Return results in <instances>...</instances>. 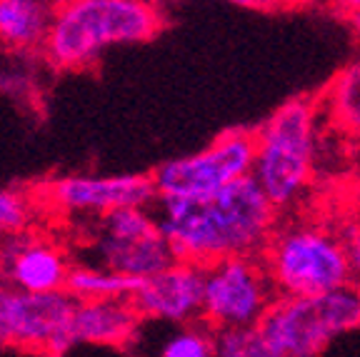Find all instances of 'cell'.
Listing matches in <instances>:
<instances>
[{"label":"cell","mask_w":360,"mask_h":357,"mask_svg":"<svg viewBox=\"0 0 360 357\" xmlns=\"http://www.w3.org/2000/svg\"><path fill=\"white\" fill-rule=\"evenodd\" d=\"M160 230L175 260L210 268L231 257H260L278 228V210L253 178L210 197L158 200Z\"/></svg>","instance_id":"cell-1"},{"label":"cell","mask_w":360,"mask_h":357,"mask_svg":"<svg viewBox=\"0 0 360 357\" xmlns=\"http://www.w3.org/2000/svg\"><path fill=\"white\" fill-rule=\"evenodd\" d=\"M163 28V8L146 0L58 3L43 56L56 70H85L110 45L148 43Z\"/></svg>","instance_id":"cell-2"},{"label":"cell","mask_w":360,"mask_h":357,"mask_svg":"<svg viewBox=\"0 0 360 357\" xmlns=\"http://www.w3.org/2000/svg\"><path fill=\"white\" fill-rule=\"evenodd\" d=\"M321 105L313 95L290 98L255 128L253 180L276 210L298 205L313 183Z\"/></svg>","instance_id":"cell-3"},{"label":"cell","mask_w":360,"mask_h":357,"mask_svg":"<svg viewBox=\"0 0 360 357\" xmlns=\"http://www.w3.org/2000/svg\"><path fill=\"white\" fill-rule=\"evenodd\" d=\"M278 297L328 295L353 285V268L340 235L318 223H288L276 228L263 255Z\"/></svg>","instance_id":"cell-4"},{"label":"cell","mask_w":360,"mask_h":357,"mask_svg":"<svg viewBox=\"0 0 360 357\" xmlns=\"http://www.w3.org/2000/svg\"><path fill=\"white\" fill-rule=\"evenodd\" d=\"M258 327L281 357H318L338 335L360 327V287L278 297Z\"/></svg>","instance_id":"cell-5"},{"label":"cell","mask_w":360,"mask_h":357,"mask_svg":"<svg viewBox=\"0 0 360 357\" xmlns=\"http://www.w3.org/2000/svg\"><path fill=\"white\" fill-rule=\"evenodd\" d=\"M255 130L231 128L208 148L163 162L155 170L158 200H198L210 197L245 178H253Z\"/></svg>","instance_id":"cell-6"},{"label":"cell","mask_w":360,"mask_h":357,"mask_svg":"<svg viewBox=\"0 0 360 357\" xmlns=\"http://www.w3.org/2000/svg\"><path fill=\"white\" fill-rule=\"evenodd\" d=\"M90 250L96 268L133 280H148L175 263L160 223L146 207H123L101 215Z\"/></svg>","instance_id":"cell-7"},{"label":"cell","mask_w":360,"mask_h":357,"mask_svg":"<svg viewBox=\"0 0 360 357\" xmlns=\"http://www.w3.org/2000/svg\"><path fill=\"white\" fill-rule=\"evenodd\" d=\"M278 300L260 257H231L205 268L202 323L213 332L258 327Z\"/></svg>","instance_id":"cell-8"},{"label":"cell","mask_w":360,"mask_h":357,"mask_svg":"<svg viewBox=\"0 0 360 357\" xmlns=\"http://www.w3.org/2000/svg\"><path fill=\"white\" fill-rule=\"evenodd\" d=\"M78 300L68 290L25 295L15 292L11 305V345L48 357H63L73 342Z\"/></svg>","instance_id":"cell-9"},{"label":"cell","mask_w":360,"mask_h":357,"mask_svg":"<svg viewBox=\"0 0 360 357\" xmlns=\"http://www.w3.org/2000/svg\"><path fill=\"white\" fill-rule=\"evenodd\" d=\"M45 197L65 212H98L108 215L123 207H148L158 202L153 175H112V178H58L48 183Z\"/></svg>","instance_id":"cell-10"},{"label":"cell","mask_w":360,"mask_h":357,"mask_svg":"<svg viewBox=\"0 0 360 357\" xmlns=\"http://www.w3.org/2000/svg\"><path fill=\"white\" fill-rule=\"evenodd\" d=\"M70 265L58 245L20 233L0 240V285L25 295L65 290Z\"/></svg>","instance_id":"cell-11"},{"label":"cell","mask_w":360,"mask_h":357,"mask_svg":"<svg viewBox=\"0 0 360 357\" xmlns=\"http://www.w3.org/2000/svg\"><path fill=\"white\" fill-rule=\"evenodd\" d=\"M202 290H205V268L175 260L155 278L143 280L130 302L141 318L193 325L198 318H202Z\"/></svg>","instance_id":"cell-12"},{"label":"cell","mask_w":360,"mask_h":357,"mask_svg":"<svg viewBox=\"0 0 360 357\" xmlns=\"http://www.w3.org/2000/svg\"><path fill=\"white\" fill-rule=\"evenodd\" d=\"M141 320L130 300L78 302L73 315V342L123 347L138 335Z\"/></svg>","instance_id":"cell-13"},{"label":"cell","mask_w":360,"mask_h":357,"mask_svg":"<svg viewBox=\"0 0 360 357\" xmlns=\"http://www.w3.org/2000/svg\"><path fill=\"white\" fill-rule=\"evenodd\" d=\"M56 3L0 0V45L11 51H43L51 33Z\"/></svg>","instance_id":"cell-14"},{"label":"cell","mask_w":360,"mask_h":357,"mask_svg":"<svg viewBox=\"0 0 360 357\" xmlns=\"http://www.w3.org/2000/svg\"><path fill=\"white\" fill-rule=\"evenodd\" d=\"M318 105L333 130L360 143V58L333 75L318 95Z\"/></svg>","instance_id":"cell-15"},{"label":"cell","mask_w":360,"mask_h":357,"mask_svg":"<svg viewBox=\"0 0 360 357\" xmlns=\"http://www.w3.org/2000/svg\"><path fill=\"white\" fill-rule=\"evenodd\" d=\"M143 280L123 278L110 270L96 268V265H80L70 268L65 290L78 302L90 300H130L138 292Z\"/></svg>","instance_id":"cell-16"},{"label":"cell","mask_w":360,"mask_h":357,"mask_svg":"<svg viewBox=\"0 0 360 357\" xmlns=\"http://www.w3.org/2000/svg\"><path fill=\"white\" fill-rule=\"evenodd\" d=\"M158 357H215V332L205 323L183 325L165 340Z\"/></svg>","instance_id":"cell-17"},{"label":"cell","mask_w":360,"mask_h":357,"mask_svg":"<svg viewBox=\"0 0 360 357\" xmlns=\"http://www.w3.org/2000/svg\"><path fill=\"white\" fill-rule=\"evenodd\" d=\"M215 357H281L260 327L215 332Z\"/></svg>","instance_id":"cell-18"},{"label":"cell","mask_w":360,"mask_h":357,"mask_svg":"<svg viewBox=\"0 0 360 357\" xmlns=\"http://www.w3.org/2000/svg\"><path fill=\"white\" fill-rule=\"evenodd\" d=\"M30 220H33V210L28 197L18 190L0 188V240L28 233Z\"/></svg>","instance_id":"cell-19"},{"label":"cell","mask_w":360,"mask_h":357,"mask_svg":"<svg viewBox=\"0 0 360 357\" xmlns=\"http://www.w3.org/2000/svg\"><path fill=\"white\" fill-rule=\"evenodd\" d=\"M338 235H340L345 252H348L350 268H353L355 275H360V220H350L348 225H343V230Z\"/></svg>","instance_id":"cell-20"},{"label":"cell","mask_w":360,"mask_h":357,"mask_svg":"<svg viewBox=\"0 0 360 357\" xmlns=\"http://www.w3.org/2000/svg\"><path fill=\"white\" fill-rule=\"evenodd\" d=\"M15 290L0 285V347L11 345V305Z\"/></svg>","instance_id":"cell-21"},{"label":"cell","mask_w":360,"mask_h":357,"mask_svg":"<svg viewBox=\"0 0 360 357\" xmlns=\"http://www.w3.org/2000/svg\"><path fill=\"white\" fill-rule=\"evenodd\" d=\"M348 197L355 210L360 212V165L355 168V173L350 175V180H348Z\"/></svg>","instance_id":"cell-22"},{"label":"cell","mask_w":360,"mask_h":357,"mask_svg":"<svg viewBox=\"0 0 360 357\" xmlns=\"http://www.w3.org/2000/svg\"><path fill=\"white\" fill-rule=\"evenodd\" d=\"M345 18L350 20V25L355 28V33H360V3H350Z\"/></svg>","instance_id":"cell-23"}]
</instances>
